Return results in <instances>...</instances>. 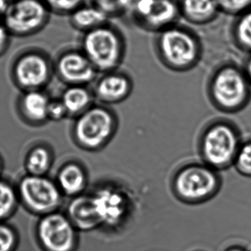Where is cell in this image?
I'll use <instances>...</instances> for the list:
<instances>
[{
  "instance_id": "obj_28",
  "label": "cell",
  "mask_w": 251,
  "mask_h": 251,
  "mask_svg": "<svg viewBox=\"0 0 251 251\" xmlns=\"http://www.w3.org/2000/svg\"><path fill=\"white\" fill-rule=\"evenodd\" d=\"M15 203L16 197L12 189L7 184L0 182V221L11 214Z\"/></svg>"
},
{
  "instance_id": "obj_2",
  "label": "cell",
  "mask_w": 251,
  "mask_h": 251,
  "mask_svg": "<svg viewBox=\"0 0 251 251\" xmlns=\"http://www.w3.org/2000/svg\"><path fill=\"white\" fill-rule=\"evenodd\" d=\"M243 134L237 124L218 119L208 124L201 134L199 152L203 162L216 171L233 168L243 143Z\"/></svg>"
},
{
  "instance_id": "obj_33",
  "label": "cell",
  "mask_w": 251,
  "mask_h": 251,
  "mask_svg": "<svg viewBox=\"0 0 251 251\" xmlns=\"http://www.w3.org/2000/svg\"><path fill=\"white\" fill-rule=\"evenodd\" d=\"M227 251H245L243 250V249H230V250H228Z\"/></svg>"
},
{
  "instance_id": "obj_15",
  "label": "cell",
  "mask_w": 251,
  "mask_h": 251,
  "mask_svg": "<svg viewBox=\"0 0 251 251\" xmlns=\"http://www.w3.org/2000/svg\"><path fill=\"white\" fill-rule=\"evenodd\" d=\"M178 4L181 19L196 26L210 24L221 13L215 0H178Z\"/></svg>"
},
{
  "instance_id": "obj_29",
  "label": "cell",
  "mask_w": 251,
  "mask_h": 251,
  "mask_svg": "<svg viewBox=\"0 0 251 251\" xmlns=\"http://www.w3.org/2000/svg\"><path fill=\"white\" fill-rule=\"evenodd\" d=\"M48 115H50L54 119H59L68 114L63 103H62V101H60V102H53L51 104L50 103Z\"/></svg>"
},
{
  "instance_id": "obj_11",
  "label": "cell",
  "mask_w": 251,
  "mask_h": 251,
  "mask_svg": "<svg viewBox=\"0 0 251 251\" xmlns=\"http://www.w3.org/2000/svg\"><path fill=\"white\" fill-rule=\"evenodd\" d=\"M57 70L71 85L86 86L97 79L99 72L80 49L66 50L59 57Z\"/></svg>"
},
{
  "instance_id": "obj_10",
  "label": "cell",
  "mask_w": 251,
  "mask_h": 251,
  "mask_svg": "<svg viewBox=\"0 0 251 251\" xmlns=\"http://www.w3.org/2000/svg\"><path fill=\"white\" fill-rule=\"evenodd\" d=\"M21 194L25 204L36 213L50 214L61 201L59 189L50 180L41 177L25 178L21 184Z\"/></svg>"
},
{
  "instance_id": "obj_24",
  "label": "cell",
  "mask_w": 251,
  "mask_h": 251,
  "mask_svg": "<svg viewBox=\"0 0 251 251\" xmlns=\"http://www.w3.org/2000/svg\"><path fill=\"white\" fill-rule=\"evenodd\" d=\"M50 165V156L46 149L39 148L31 153L28 159L27 167L30 172L41 174L45 172Z\"/></svg>"
},
{
  "instance_id": "obj_12",
  "label": "cell",
  "mask_w": 251,
  "mask_h": 251,
  "mask_svg": "<svg viewBox=\"0 0 251 251\" xmlns=\"http://www.w3.org/2000/svg\"><path fill=\"white\" fill-rule=\"evenodd\" d=\"M91 196L101 224L113 226L122 221L128 209V203L122 190L112 185H104Z\"/></svg>"
},
{
  "instance_id": "obj_14",
  "label": "cell",
  "mask_w": 251,
  "mask_h": 251,
  "mask_svg": "<svg viewBox=\"0 0 251 251\" xmlns=\"http://www.w3.org/2000/svg\"><path fill=\"white\" fill-rule=\"evenodd\" d=\"M49 72L47 59L36 52L25 54L16 64V76L19 82L26 86L41 85L48 76Z\"/></svg>"
},
{
  "instance_id": "obj_30",
  "label": "cell",
  "mask_w": 251,
  "mask_h": 251,
  "mask_svg": "<svg viewBox=\"0 0 251 251\" xmlns=\"http://www.w3.org/2000/svg\"><path fill=\"white\" fill-rule=\"evenodd\" d=\"M11 35L9 33L5 26L1 22H0V54L5 51L7 47L10 44V39Z\"/></svg>"
},
{
  "instance_id": "obj_18",
  "label": "cell",
  "mask_w": 251,
  "mask_h": 251,
  "mask_svg": "<svg viewBox=\"0 0 251 251\" xmlns=\"http://www.w3.org/2000/svg\"><path fill=\"white\" fill-rule=\"evenodd\" d=\"M88 174L79 163L70 162L65 165L58 175L60 189L68 196L74 198L82 195L88 186Z\"/></svg>"
},
{
  "instance_id": "obj_3",
  "label": "cell",
  "mask_w": 251,
  "mask_h": 251,
  "mask_svg": "<svg viewBox=\"0 0 251 251\" xmlns=\"http://www.w3.org/2000/svg\"><path fill=\"white\" fill-rule=\"evenodd\" d=\"M156 35L155 51L168 69L176 72L190 70L201 60V41L188 26L178 23Z\"/></svg>"
},
{
  "instance_id": "obj_20",
  "label": "cell",
  "mask_w": 251,
  "mask_h": 251,
  "mask_svg": "<svg viewBox=\"0 0 251 251\" xmlns=\"http://www.w3.org/2000/svg\"><path fill=\"white\" fill-rule=\"evenodd\" d=\"M231 33L235 45L241 51L251 54V9L237 16Z\"/></svg>"
},
{
  "instance_id": "obj_1",
  "label": "cell",
  "mask_w": 251,
  "mask_h": 251,
  "mask_svg": "<svg viewBox=\"0 0 251 251\" xmlns=\"http://www.w3.org/2000/svg\"><path fill=\"white\" fill-rule=\"evenodd\" d=\"M207 94L212 105L223 113L236 114L251 101V84L243 67L234 63L220 65L208 80Z\"/></svg>"
},
{
  "instance_id": "obj_19",
  "label": "cell",
  "mask_w": 251,
  "mask_h": 251,
  "mask_svg": "<svg viewBox=\"0 0 251 251\" xmlns=\"http://www.w3.org/2000/svg\"><path fill=\"white\" fill-rule=\"evenodd\" d=\"M94 94L85 86L72 85L65 91L62 97V103L68 115L80 116L92 107Z\"/></svg>"
},
{
  "instance_id": "obj_26",
  "label": "cell",
  "mask_w": 251,
  "mask_h": 251,
  "mask_svg": "<svg viewBox=\"0 0 251 251\" xmlns=\"http://www.w3.org/2000/svg\"><path fill=\"white\" fill-rule=\"evenodd\" d=\"M221 13L239 16L251 9V0H215Z\"/></svg>"
},
{
  "instance_id": "obj_21",
  "label": "cell",
  "mask_w": 251,
  "mask_h": 251,
  "mask_svg": "<svg viewBox=\"0 0 251 251\" xmlns=\"http://www.w3.org/2000/svg\"><path fill=\"white\" fill-rule=\"evenodd\" d=\"M137 0H90L91 4L102 10L110 19L130 13Z\"/></svg>"
},
{
  "instance_id": "obj_4",
  "label": "cell",
  "mask_w": 251,
  "mask_h": 251,
  "mask_svg": "<svg viewBox=\"0 0 251 251\" xmlns=\"http://www.w3.org/2000/svg\"><path fill=\"white\" fill-rule=\"evenodd\" d=\"M80 49L99 72H114L126 54V43L123 32L111 22L82 34Z\"/></svg>"
},
{
  "instance_id": "obj_7",
  "label": "cell",
  "mask_w": 251,
  "mask_h": 251,
  "mask_svg": "<svg viewBox=\"0 0 251 251\" xmlns=\"http://www.w3.org/2000/svg\"><path fill=\"white\" fill-rule=\"evenodd\" d=\"M51 12L43 0H12L1 23L11 36H30L42 30Z\"/></svg>"
},
{
  "instance_id": "obj_31",
  "label": "cell",
  "mask_w": 251,
  "mask_h": 251,
  "mask_svg": "<svg viewBox=\"0 0 251 251\" xmlns=\"http://www.w3.org/2000/svg\"><path fill=\"white\" fill-rule=\"evenodd\" d=\"M12 0H0V22L2 21Z\"/></svg>"
},
{
  "instance_id": "obj_8",
  "label": "cell",
  "mask_w": 251,
  "mask_h": 251,
  "mask_svg": "<svg viewBox=\"0 0 251 251\" xmlns=\"http://www.w3.org/2000/svg\"><path fill=\"white\" fill-rule=\"evenodd\" d=\"M129 14L139 28L156 34L181 19L178 0H137Z\"/></svg>"
},
{
  "instance_id": "obj_32",
  "label": "cell",
  "mask_w": 251,
  "mask_h": 251,
  "mask_svg": "<svg viewBox=\"0 0 251 251\" xmlns=\"http://www.w3.org/2000/svg\"><path fill=\"white\" fill-rule=\"evenodd\" d=\"M243 68L244 69L245 73H246L248 79H249V82L251 84V54H249V57L246 59L244 66Z\"/></svg>"
},
{
  "instance_id": "obj_27",
  "label": "cell",
  "mask_w": 251,
  "mask_h": 251,
  "mask_svg": "<svg viewBox=\"0 0 251 251\" xmlns=\"http://www.w3.org/2000/svg\"><path fill=\"white\" fill-rule=\"evenodd\" d=\"M19 242V233L15 228L0 223V251H15Z\"/></svg>"
},
{
  "instance_id": "obj_16",
  "label": "cell",
  "mask_w": 251,
  "mask_h": 251,
  "mask_svg": "<svg viewBox=\"0 0 251 251\" xmlns=\"http://www.w3.org/2000/svg\"><path fill=\"white\" fill-rule=\"evenodd\" d=\"M68 218L75 227L88 231L101 224L92 196H80L74 198L68 207Z\"/></svg>"
},
{
  "instance_id": "obj_17",
  "label": "cell",
  "mask_w": 251,
  "mask_h": 251,
  "mask_svg": "<svg viewBox=\"0 0 251 251\" xmlns=\"http://www.w3.org/2000/svg\"><path fill=\"white\" fill-rule=\"evenodd\" d=\"M72 28L82 34L94 30L110 22L111 19L91 2L82 4L69 16Z\"/></svg>"
},
{
  "instance_id": "obj_13",
  "label": "cell",
  "mask_w": 251,
  "mask_h": 251,
  "mask_svg": "<svg viewBox=\"0 0 251 251\" xmlns=\"http://www.w3.org/2000/svg\"><path fill=\"white\" fill-rule=\"evenodd\" d=\"M132 83L125 74L114 72L104 73L97 81L94 96L102 104H117L131 94Z\"/></svg>"
},
{
  "instance_id": "obj_6",
  "label": "cell",
  "mask_w": 251,
  "mask_h": 251,
  "mask_svg": "<svg viewBox=\"0 0 251 251\" xmlns=\"http://www.w3.org/2000/svg\"><path fill=\"white\" fill-rule=\"evenodd\" d=\"M117 128L116 116L103 106H92L76 117L74 138L81 149L89 151L101 150L108 144Z\"/></svg>"
},
{
  "instance_id": "obj_22",
  "label": "cell",
  "mask_w": 251,
  "mask_h": 251,
  "mask_svg": "<svg viewBox=\"0 0 251 251\" xmlns=\"http://www.w3.org/2000/svg\"><path fill=\"white\" fill-rule=\"evenodd\" d=\"M50 103L43 94L30 93L25 97L24 107L26 113L34 119H44L48 115Z\"/></svg>"
},
{
  "instance_id": "obj_5",
  "label": "cell",
  "mask_w": 251,
  "mask_h": 251,
  "mask_svg": "<svg viewBox=\"0 0 251 251\" xmlns=\"http://www.w3.org/2000/svg\"><path fill=\"white\" fill-rule=\"evenodd\" d=\"M174 192L181 200L201 203L210 200L221 191V172L203 163H192L181 168L174 176Z\"/></svg>"
},
{
  "instance_id": "obj_25",
  "label": "cell",
  "mask_w": 251,
  "mask_h": 251,
  "mask_svg": "<svg viewBox=\"0 0 251 251\" xmlns=\"http://www.w3.org/2000/svg\"><path fill=\"white\" fill-rule=\"evenodd\" d=\"M87 1L88 0H43L51 13L68 16Z\"/></svg>"
},
{
  "instance_id": "obj_9",
  "label": "cell",
  "mask_w": 251,
  "mask_h": 251,
  "mask_svg": "<svg viewBox=\"0 0 251 251\" xmlns=\"http://www.w3.org/2000/svg\"><path fill=\"white\" fill-rule=\"evenodd\" d=\"M35 235L44 251H72L76 243L75 226L60 213L43 217L37 223Z\"/></svg>"
},
{
  "instance_id": "obj_23",
  "label": "cell",
  "mask_w": 251,
  "mask_h": 251,
  "mask_svg": "<svg viewBox=\"0 0 251 251\" xmlns=\"http://www.w3.org/2000/svg\"><path fill=\"white\" fill-rule=\"evenodd\" d=\"M233 168L242 176L251 178V137L243 140Z\"/></svg>"
}]
</instances>
